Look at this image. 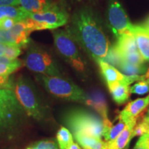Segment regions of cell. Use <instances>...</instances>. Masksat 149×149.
Listing matches in <instances>:
<instances>
[{
    "instance_id": "1",
    "label": "cell",
    "mask_w": 149,
    "mask_h": 149,
    "mask_svg": "<svg viewBox=\"0 0 149 149\" xmlns=\"http://www.w3.org/2000/svg\"><path fill=\"white\" fill-rule=\"evenodd\" d=\"M67 31L95 61L104 60L107 57L111 46L93 10L83 8L76 11Z\"/></svg>"
},
{
    "instance_id": "2",
    "label": "cell",
    "mask_w": 149,
    "mask_h": 149,
    "mask_svg": "<svg viewBox=\"0 0 149 149\" xmlns=\"http://www.w3.org/2000/svg\"><path fill=\"white\" fill-rule=\"evenodd\" d=\"M64 123L72 133L81 132L102 139L112 124L105 125L103 119L93 113L81 109H72L64 116Z\"/></svg>"
},
{
    "instance_id": "3",
    "label": "cell",
    "mask_w": 149,
    "mask_h": 149,
    "mask_svg": "<svg viewBox=\"0 0 149 149\" xmlns=\"http://www.w3.org/2000/svg\"><path fill=\"white\" fill-rule=\"evenodd\" d=\"M15 94L24 111L37 121L45 119L46 109L33 84L26 77H19L15 85Z\"/></svg>"
},
{
    "instance_id": "4",
    "label": "cell",
    "mask_w": 149,
    "mask_h": 149,
    "mask_svg": "<svg viewBox=\"0 0 149 149\" xmlns=\"http://www.w3.org/2000/svg\"><path fill=\"white\" fill-rule=\"evenodd\" d=\"M36 79L52 95L68 101L85 103L87 95L77 85L59 76H36Z\"/></svg>"
},
{
    "instance_id": "5",
    "label": "cell",
    "mask_w": 149,
    "mask_h": 149,
    "mask_svg": "<svg viewBox=\"0 0 149 149\" xmlns=\"http://www.w3.org/2000/svg\"><path fill=\"white\" fill-rule=\"evenodd\" d=\"M24 112L13 90L0 88V133L15 128L21 123Z\"/></svg>"
},
{
    "instance_id": "6",
    "label": "cell",
    "mask_w": 149,
    "mask_h": 149,
    "mask_svg": "<svg viewBox=\"0 0 149 149\" xmlns=\"http://www.w3.org/2000/svg\"><path fill=\"white\" fill-rule=\"evenodd\" d=\"M53 35L54 44L59 54L74 70L84 72V62L71 34L67 30H57L53 31Z\"/></svg>"
},
{
    "instance_id": "7",
    "label": "cell",
    "mask_w": 149,
    "mask_h": 149,
    "mask_svg": "<svg viewBox=\"0 0 149 149\" xmlns=\"http://www.w3.org/2000/svg\"><path fill=\"white\" fill-rule=\"evenodd\" d=\"M66 10L55 4L51 8L38 13H29L26 19L31 32L46 29H55L63 26L68 21Z\"/></svg>"
},
{
    "instance_id": "8",
    "label": "cell",
    "mask_w": 149,
    "mask_h": 149,
    "mask_svg": "<svg viewBox=\"0 0 149 149\" xmlns=\"http://www.w3.org/2000/svg\"><path fill=\"white\" fill-rule=\"evenodd\" d=\"M24 63L31 71L47 76H59L58 66L51 55L45 50L32 46L27 52Z\"/></svg>"
},
{
    "instance_id": "9",
    "label": "cell",
    "mask_w": 149,
    "mask_h": 149,
    "mask_svg": "<svg viewBox=\"0 0 149 149\" xmlns=\"http://www.w3.org/2000/svg\"><path fill=\"white\" fill-rule=\"evenodd\" d=\"M107 17L109 26L116 38L130 31L133 25L118 0H108Z\"/></svg>"
},
{
    "instance_id": "10",
    "label": "cell",
    "mask_w": 149,
    "mask_h": 149,
    "mask_svg": "<svg viewBox=\"0 0 149 149\" xmlns=\"http://www.w3.org/2000/svg\"><path fill=\"white\" fill-rule=\"evenodd\" d=\"M113 47L118 54L120 61L135 64H145V61L137 48L134 35L130 31L117 38V42Z\"/></svg>"
},
{
    "instance_id": "11",
    "label": "cell",
    "mask_w": 149,
    "mask_h": 149,
    "mask_svg": "<svg viewBox=\"0 0 149 149\" xmlns=\"http://www.w3.org/2000/svg\"><path fill=\"white\" fill-rule=\"evenodd\" d=\"M99 66H100L101 73L103 77L105 79L107 84H111L117 82V81H122L128 85L135 81H140L146 79V76L138 75V76H127L126 74L121 72L117 68L112 65L109 64L107 61L104 60H98L97 61Z\"/></svg>"
},
{
    "instance_id": "12",
    "label": "cell",
    "mask_w": 149,
    "mask_h": 149,
    "mask_svg": "<svg viewBox=\"0 0 149 149\" xmlns=\"http://www.w3.org/2000/svg\"><path fill=\"white\" fill-rule=\"evenodd\" d=\"M31 30L26 19L19 21L10 29L6 30L7 45H15L25 48L30 42Z\"/></svg>"
},
{
    "instance_id": "13",
    "label": "cell",
    "mask_w": 149,
    "mask_h": 149,
    "mask_svg": "<svg viewBox=\"0 0 149 149\" xmlns=\"http://www.w3.org/2000/svg\"><path fill=\"white\" fill-rule=\"evenodd\" d=\"M149 105V95L143 98H139L130 102L121 111L119 118L128 122L137 117Z\"/></svg>"
},
{
    "instance_id": "14",
    "label": "cell",
    "mask_w": 149,
    "mask_h": 149,
    "mask_svg": "<svg viewBox=\"0 0 149 149\" xmlns=\"http://www.w3.org/2000/svg\"><path fill=\"white\" fill-rule=\"evenodd\" d=\"M130 32L133 33L136 44L144 60L149 63V33L141 25H133Z\"/></svg>"
},
{
    "instance_id": "15",
    "label": "cell",
    "mask_w": 149,
    "mask_h": 149,
    "mask_svg": "<svg viewBox=\"0 0 149 149\" xmlns=\"http://www.w3.org/2000/svg\"><path fill=\"white\" fill-rule=\"evenodd\" d=\"M137 124V119L129 121L122 133L114 140L107 141L108 149H125L133 138V132Z\"/></svg>"
},
{
    "instance_id": "16",
    "label": "cell",
    "mask_w": 149,
    "mask_h": 149,
    "mask_svg": "<svg viewBox=\"0 0 149 149\" xmlns=\"http://www.w3.org/2000/svg\"><path fill=\"white\" fill-rule=\"evenodd\" d=\"M85 104L95 110L103 120H109L107 101L104 95L100 91H94L89 95H87Z\"/></svg>"
},
{
    "instance_id": "17",
    "label": "cell",
    "mask_w": 149,
    "mask_h": 149,
    "mask_svg": "<svg viewBox=\"0 0 149 149\" xmlns=\"http://www.w3.org/2000/svg\"><path fill=\"white\" fill-rule=\"evenodd\" d=\"M74 137L78 144L83 149H107V141L97 138L81 132L73 133Z\"/></svg>"
},
{
    "instance_id": "18",
    "label": "cell",
    "mask_w": 149,
    "mask_h": 149,
    "mask_svg": "<svg viewBox=\"0 0 149 149\" xmlns=\"http://www.w3.org/2000/svg\"><path fill=\"white\" fill-rule=\"evenodd\" d=\"M107 86L112 97L117 104H124L128 100L130 94V85L122 81H117L107 84Z\"/></svg>"
},
{
    "instance_id": "19",
    "label": "cell",
    "mask_w": 149,
    "mask_h": 149,
    "mask_svg": "<svg viewBox=\"0 0 149 149\" xmlns=\"http://www.w3.org/2000/svg\"><path fill=\"white\" fill-rule=\"evenodd\" d=\"M19 4L29 13H38L51 8L55 3L51 0H19Z\"/></svg>"
},
{
    "instance_id": "20",
    "label": "cell",
    "mask_w": 149,
    "mask_h": 149,
    "mask_svg": "<svg viewBox=\"0 0 149 149\" xmlns=\"http://www.w3.org/2000/svg\"><path fill=\"white\" fill-rule=\"evenodd\" d=\"M29 13L20 6H0V20L4 18H12L17 21L28 18Z\"/></svg>"
},
{
    "instance_id": "21",
    "label": "cell",
    "mask_w": 149,
    "mask_h": 149,
    "mask_svg": "<svg viewBox=\"0 0 149 149\" xmlns=\"http://www.w3.org/2000/svg\"><path fill=\"white\" fill-rule=\"evenodd\" d=\"M117 68L127 76L144 75L148 69V67L145 64H135L122 60L120 61Z\"/></svg>"
},
{
    "instance_id": "22",
    "label": "cell",
    "mask_w": 149,
    "mask_h": 149,
    "mask_svg": "<svg viewBox=\"0 0 149 149\" xmlns=\"http://www.w3.org/2000/svg\"><path fill=\"white\" fill-rule=\"evenodd\" d=\"M57 140L60 149H68L73 142L72 134L65 127H61L57 131Z\"/></svg>"
},
{
    "instance_id": "23",
    "label": "cell",
    "mask_w": 149,
    "mask_h": 149,
    "mask_svg": "<svg viewBox=\"0 0 149 149\" xmlns=\"http://www.w3.org/2000/svg\"><path fill=\"white\" fill-rule=\"evenodd\" d=\"M127 122L119 118V122L115 125H113L109 128V130L104 133V137L106 141H111L114 140L117 138V137L122 133V131L126 127Z\"/></svg>"
},
{
    "instance_id": "24",
    "label": "cell",
    "mask_w": 149,
    "mask_h": 149,
    "mask_svg": "<svg viewBox=\"0 0 149 149\" xmlns=\"http://www.w3.org/2000/svg\"><path fill=\"white\" fill-rule=\"evenodd\" d=\"M130 93L136 95H144L149 93V77L138 81L132 86L130 89Z\"/></svg>"
},
{
    "instance_id": "25",
    "label": "cell",
    "mask_w": 149,
    "mask_h": 149,
    "mask_svg": "<svg viewBox=\"0 0 149 149\" xmlns=\"http://www.w3.org/2000/svg\"><path fill=\"white\" fill-rule=\"evenodd\" d=\"M144 134H149V118L146 116L137 125H135L133 132V138Z\"/></svg>"
},
{
    "instance_id": "26",
    "label": "cell",
    "mask_w": 149,
    "mask_h": 149,
    "mask_svg": "<svg viewBox=\"0 0 149 149\" xmlns=\"http://www.w3.org/2000/svg\"><path fill=\"white\" fill-rule=\"evenodd\" d=\"M21 66L22 61L19 59H16L15 62L11 64H0V74L9 75L18 70Z\"/></svg>"
},
{
    "instance_id": "27",
    "label": "cell",
    "mask_w": 149,
    "mask_h": 149,
    "mask_svg": "<svg viewBox=\"0 0 149 149\" xmlns=\"http://www.w3.org/2000/svg\"><path fill=\"white\" fill-rule=\"evenodd\" d=\"M22 53L21 48L15 45H7L6 48L4 55L10 59H16Z\"/></svg>"
},
{
    "instance_id": "28",
    "label": "cell",
    "mask_w": 149,
    "mask_h": 149,
    "mask_svg": "<svg viewBox=\"0 0 149 149\" xmlns=\"http://www.w3.org/2000/svg\"><path fill=\"white\" fill-rule=\"evenodd\" d=\"M0 88L1 89H14V83L13 79L9 75L0 74Z\"/></svg>"
},
{
    "instance_id": "29",
    "label": "cell",
    "mask_w": 149,
    "mask_h": 149,
    "mask_svg": "<svg viewBox=\"0 0 149 149\" xmlns=\"http://www.w3.org/2000/svg\"><path fill=\"white\" fill-rule=\"evenodd\" d=\"M37 149H59L58 145L53 140H42L35 144Z\"/></svg>"
},
{
    "instance_id": "30",
    "label": "cell",
    "mask_w": 149,
    "mask_h": 149,
    "mask_svg": "<svg viewBox=\"0 0 149 149\" xmlns=\"http://www.w3.org/2000/svg\"><path fill=\"white\" fill-rule=\"evenodd\" d=\"M134 149H149V134H144L141 135Z\"/></svg>"
},
{
    "instance_id": "31",
    "label": "cell",
    "mask_w": 149,
    "mask_h": 149,
    "mask_svg": "<svg viewBox=\"0 0 149 149\" xmlns=\"http://www.w3.org/2000/svg\"><path fill=\"white\" fill-rule=\"evenodd\" d=\"M17 22L19 21L12 18H4L3 19L0 20V29L3 30H9L12 27H13V26Z\"/></svg>"
},
{
    "instance_id": "32",
    "label": "cell",
    "mask_w": 149,
    "mask_h": 149,
    "mask_svg": "<svg viewBox=\"0 0 149 149\" xmlns=\"http://www.w3.org/2000/svg\"><path fill=\"white\" fill-rule=\"evenodd\" d=\"M19 6V0H0V6Z\"/></svg>"
},
{
    "instance_id": "33",
    "label": "cell",
    "mask_w": 149,
    "mask_h": 149,
    "mask_svg": "<svg viewBox=\"0 0 149 149\" xmlns=\"http://www.w3.org/2000/svg\"><path fill=\"white\" fill-rule=\"evenodd\" d=\"M6 48V44L0 42V56L4 55Z\"/></svg>"
},
{
    "instance_id": "34",
    "label": "cell",
    "mask_w": 149,
    "mask_h": 149,
    "mask_svg": "<svg viewBox=\"0 0 149 149\" xmlns=\"http://www.w3.org/2000/svg\"><path fill=\"white\" fill-rule=\"evenodd\" d=\"M68 149H81V148H80L79 144H77V143L72 142V144L70 145V146H69V148H68Z\"/></svg>"
},
{
    "instance_id": "35",
    "label": "cell",
    "mask_w": 149,
    "mask_h": 149,
    "mask_svg": "<svg viewBox=\"0 0 149 149\" xmlns=\"http://www.w3.org/2000/svg\"><path fill=\"white\" fill-rule=\"evenodd\" d=\"M145 76H146V78H148V77H149V68H148V70H147L146 73L145 74Z\"/></svg>"
},
{
    "instance_id": "36",
    "label": "cell",
    "mask_w": 149,
    "mask_h": 149,
    "mask_svg": "<svg viewBox=\"0 0 149 149\" xmlns=\"http://www.w3.org/2000/svg\"><path fill=\"white\" fill-rule=\"evenodd\" d=\"M27 149H37L36 147H35V146H30Z\"/></svg>"
},
{
    "instance_id": "37",
    "label": "cell",
    "mask_w": 149,
    "mask_h": 149,
    "mask_svg": "<svg viewBox=\"0 0 149 149\" xmlns=\"http://www.w3.org/2000/svg\"><path fill=\"white\" fill-rule=\"evenodd\" d=\"M146 117H148V118H149V109H148V113H147V115H146Z\"/></svg>"
},
{
    "instance_id": "38",
    "label": "cell",
    "mask_w": 149,
    "mask_h": 149,
    "mask_svg": "<svg viewBox=\"0 0 149 149\" xmlns=\"http://www.w3.org/2000/svg\"><path fill=\"white\" fill-rule=\"evenodd\" d=\"M146 31H149V30H146Z\"/></svg>"
},
{
    "instance_id": "39",
    "label": "cell",
    "mask_w": 149,
    "mask_h": 149,
    "mask_svg": "<svg viewBox=\"0 0 149 149\" xmlns=\"http://www.w3.org/2000/svg\"><path fill=\"white\" fill-rule=\"evenodd\" d=\"M148 33H149V31H148Z\"/></svg>"
},
{
    "instance_id": "40",
    "label": "cell",
    "mask_w": 149,
    "mask_h": 149,
    "mask_svg": "<svg viewBox=\"0 0 149 149\" xmlns=\"http://www.w3.org/2000/svg\"><path fill=\"white\" fill-rule=\"evenodd\" d=\"M107 149H108V148H107Z\"/></svg>"
}]
</instances>
